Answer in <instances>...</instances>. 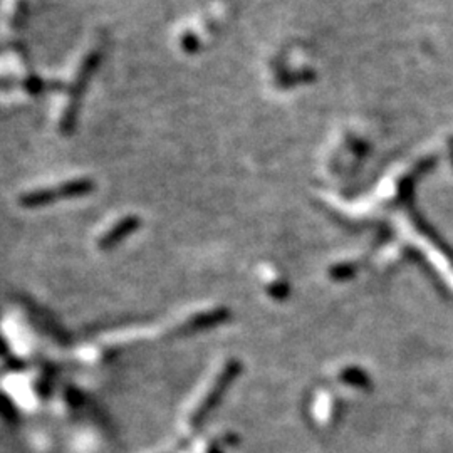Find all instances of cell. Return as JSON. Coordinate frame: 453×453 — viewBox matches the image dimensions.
I'll list each match as a JSON object with an SVG mask.
<instances>
[]
</instances>
